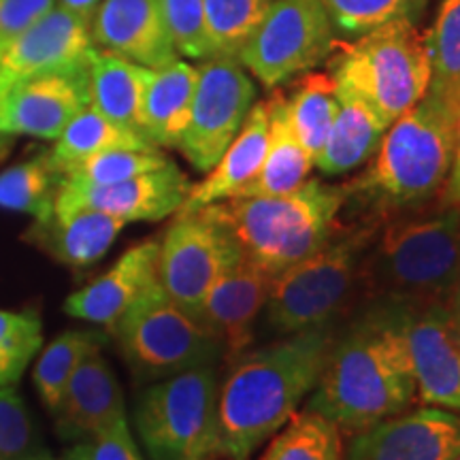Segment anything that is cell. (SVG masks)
Instances as JSON below:
<instances>
[{
  "instance_id": "cell-25",
  "label": "cell",
  "mask_w": 460,
  "mask_h": 460,
  "mask_svg": "<svg viewBox=\"0 0 460 460\" xmlns=\"http://www.w3.org/2000/svg\"><path fill=\"white\" fill-rule=\"evenodd\" d=\"M199 66L175 58L163 68H154L143 102V135L152 146L180 147L192 113Z\"/></svg>"
},
{
  "instance_id": "cell-8",
  "label": "cell",
  "mask_w": 460,
  "mask_h": 460,
  "mask_svg": "<svg viewBox=\"0 0 460 460\" xmlns=\"http://www.w3.org/2000/svg\"><path fill=\"white\" fill-rule=\"evenodd\" d=\"M220 379L216 365L158 379L135 410L137 433L152 460H214L220 456Z\"/></svg>"
},
{
  "instance_id": "cell-3",
  "label": "cell",
  "mask_w": 460,
  "mask_h": 460,
  "mask_svg": "<svg viewBox=\"0 0 460 460\" xmlns=\"http://www.w3.org/2000/svg\"><path fill=\"white\" fill-rule=\"evenodd\" d=\"M460 275V207L402 217L376 230L362 258L358 290L367 301L416 309L444 303Z\"/></svg>"
},
{
  "instance_id": "cell-37",
  "label": "cell",
  "mask_w": 460,
  "mask_h": 460,
  "mask_svg": "<svg viewBox=\"0 0 460 460\" xmlns=\"http://www.w3.org/2000/svg\"><path fill=\"white\" fill-rule=\"evenodd\" d=\"M343 32L362 34L394 20H411L424 0H320Z\"/></svg>"
},
{
  "instance_id": "cell-1",
  "label": "cell",
  "mask_w": 460,
  "mask_h": 460,
  "mask_svg": "<svg viewBox=\"0 0 460 460\" xmlns=\"http://www.w3.org/2000/svg\"><path fill=\"white\" fill-rule=\"evenodd\" d=\"M411 314L413 309L394 303L362 305L343 329H337L305 410L352 435L411 410L418 399L407 339Z\"/></svg>"
},
{
  "instance_id": "cell-31",
  "label": "cell",
  "mask_w": 460,
  "mask_h": 460,
  "mask_svg": "<svg viewBox=\"0 0 460 460\" xmlns=\"http://www.w3.org/2000/svg\"><path fill=\"white\" fill-rule=\"evenodd\" d=\"M60 183L62 175L51 169L45 156L9 166L0 172V209L45 220L54 214Z\"/></svg>"
},
{
  "instance_id": "cell-16",
  "label": "cell",
  "mask_w": 460,
  "mask_h": 460,
  "mask_svg": "<svg viewBox=\"0 0 460 460\" xmlns=\"http://www.w3.org/2000/svg\"><path fill=\"white\" fill-rule=\"evenodd\" d=\"M90 24L56 4L48 15L0 51V94L22 79L90 62Z\"/></svg>"
},
{
  "instance_id": "cell-38",
  "label": "cell",
  "mask_w": 460,
  "mask_h": 460,
  "mask_svg": "<svg viewBox=\"0 0 460 460\" xmlns=\"http://www.w3.org/2000/svg\"><path fill=\"white\" fill-rule=\"evenodd\" d=\"M166 31L177 56L192 60H211L209 37L205 26L203 0H160Z\"/></svg>"
},
{
  "instance_id": "cell-4",
  "label": "cell",
  "mask_w": 460,
  "mask_h": 460,
  "mask_svg": "<svg viewBox=\"0 0 460 460\" xmlns=\"http://www.w3.org/2000/svg\"><path fill=\"white\" fill-rule=\"evenodd\" d=\"M458 105L427 92L388 126L354 192L384 209L429 203L446 186L454 154Z\"/></svg>"
},
{
  "instance_id": "cell-28",
  "label": "cell",
  "mask_w": 460,
  "mask_h": 460,
  "mask_svg": "<svg viewBox=\"0 0 460 460\" xmlns=\"http://www.w3.org/2000/svg\"><path fill=\"white\" fill-rule=\"evenodd\" d=\"M111 149H158L152 146L139 132L124 128L113 119L96 111L94 107H85L68 122V126L58 137L51 152L45 154L51 169L60 175L82 164L84 160L99 156Z\"/></svg>"
},
{
  "instance_id": "cell-26",
  "label": "cell",
  "mask_w": 460,
  "mask_h": 460,
  "mask_svg": "<svg viewBox=\"0 0 460 460\" xmlns=\"http://www.w3.org/2000/svg\"><path fill=\"white\" fill-rule=\"evenodd\" d=\"M152 71L94 48L90 54V107L115 124L143 135V102Z\"/></svg>"
},
{
  "instance_id": "cell-21",
  "label": "cell",
  "mask_w": 460,
  "mask_h": 460,
  "mask_svg": "<svg viewBox=\"0 0 460 460\" xmlns=\"http://www.w3.org/2000/svg\"><path fill=\"white\" fill-rule=\"evenodd\" d=\"M54 416L60 435L68 439H90L126 418L122 386L101 349L90 354L73 373Z\"/></svg>"
},
{
  "instance_id": "cell-15",
  "label": "cell",
  "mask_w": 460,
  "mask_h": 460,
  "mask_svg": "<svg viewBox=\"0 0 460 460\" xmlns=\"http://www.w3.org/2000/svg\"><path fill=\"white\" fill-rule=\"evenodd\" d=\"M460 452V413L418 407L354 433L341 460H454Z\"/></svg>"
},
{
  "instance_id": "cell-44",
  "label": "cell",
  "mask_w": 460,
  "mask_h": 460,
  "mask_svg": "<svg viewBox=\"0 0 460 460\" xmlns=\"http://www.w3.org/2000/svg\"><path fill=\"white\" fill-rule=\"evenodd\" d=\"M102 0H58V4L60 7H65L71 11V13H75L77 17H82L84 22H92V17H94L96 9L101 7Z\"/></svg>"
},
{
  "instance_id": "cell-42",
  "label": "cell",
  "mask_w": 460,
  "mask_h": 460,
  "mask_svg": "<svg viewBox=\"0 0 460 460\" xmlns=\"http://www.w3.org/2000/svg\"><path fill=\"white\" fill-rule=\"evenodd\" d=\"M439 207H460V105L456 113V128H454L452 166L447 172L446 186L439 194Z\"/></svg>"
},
{
  "instance_id": "cell-29",
  "label": "cell",
  "mask_w": 460,
  "mask_h": 460,
  "mask_svg": "<svg viewBox=\"0 0 460 460\" xmlns=\"http://www.w3.org/2000/svg\"><path fill=\"white\" fill-rule=\"evenodd\" d=\"M337 107L335 79L326 73H305L288 99L292 128L314 166L331 135Z\"/></svg>"
},
{
  "instance_id": "cell-34",
  "label": "cell",
  "mask_w": 460,
  "mask_h": 460,
  "mask_svg": "<svg viewBox=\"0 0 460 460\" xmlns=\"http://www.w3.org/2000/svg\"><path fill=\"white\" fill-rule=\"evenodd\" d=\"M205 26L214 58H234L254 37L273 0H203Z\"/></svg>"
},
{
  "instance_id": "cell-5",
  "label": "cell",
  "mask_w": 460,
  "mask_h": 460,
  "mask_svg": "<svg viewBox=\"0 0 460 460\" xmlns=\"http://www.w3.org/2000/svg\"><path fill=\"white\" fill-rule=\"evenodd\" d=\"M345 197V188L307 180L292 192L230 199L222 207L243 256L278 278L335 234Z\"/></svg>"
},
{
  "instance_id": "cell-11",
  "label": "cell",
  "mask_w": 460,
  "mask_h": 460,
  "mask_svg": "<svg viewBox=\"0 0 460 460\" xmlns=\"http://www.w3.org/2000/svg\"><path fill=\"white\" fill-rule=\"evenodd\" d=\"M332 49V22L320 0H273L237 62L273 90L309 73Z\"/></svg>"
},
{
  "instance_id": "cell-30",
  "label": "cell",
  "mask_w": 460,
  "mask_h": 460,
  "mask_svg": "<svg viewBox=\"0 0 460 460\" xmlns=\"http://www.w3.org/2000/svg\"><path fill=\"white\" fill-rule=\"evenodd\" d=\"M107 343V332L102 331H66L58 335L39 356L32 371V382L41 396L43 405L54 413L60 405L62 394L71 382L73 373L90 354L99 352Z\"/></svg>"
},
{
  "instance_id": "cell-36",
  "label": "cell",
  "mask_w": 460,
  "mask_h": 460,
  "mask_svg": "<svg viewBox=\"0 0 460 460\" xmlns=\"http://www.w3.org/2000/svg\"><path fill=\"white\" fill-rule=\"evenodd\" d=\"M169 163L160 149H111L84 160L62 175V180L84 186H109L143 172L156 171Z\"/></svg>"
},
{
  "instance_id": "cell-7",
  "label": "cell",
  "mask_w": 460,
  "mask_h": 460,
  "mask_svg": "<svg viewBox=\"0 0 460 460\" xmlns=\"http://www.w3.org/2000/svg\"><path fill=\"white\" fill-rule=\"evenodd\" d=\"M332 79L360 94L390 126L427 94V41L413 20L388 22L343 45L332 65Z\"/></svg>"
},
{
  "instance_id": "cell-6",
  "label": "cell",
  "mask_w": 460,
  "mask_h": 460,
  "mask_svg": "<svg viewBox=\"0 0 460 460\" xmlns=\"http://www.w3.org/2000/svg\"><path fill=\"white\" fill-rule=\"evenodd\" d=\"M377 226L332 234L318 252L303 258L271 281L264 320L269 331L286 337L337 324L345 305L358 292L362 258Z\"/></svg>"
},
{
  "instance_id": "cell-32",
  "label": "cell",
  "mask_w": 460,
  "mask_h": 460,
  "mask_svg": "<svg viewBox=\"0 0 460 460\" xmlns=\"http://www.w3.org/2000/svg\"><path fill=\"white\" fill-rule=\"evenodd\" d=\"M343 441L331 420L305 410L288 420L261 460H341Z\"/></svg>"
},
{
  "instance_id": "cell-39",
  "label": "cell",
  "mask_w": 460,
  "mask_h": 460,
  "mask_svg": "<svg viewBox=\"0 0 460 460\" xmlns=\"http://www.w3.org/2000/svg\"><path fill=\"white\" fill-rule=\"evenodd\" d=\"M37 427L13 386L0 388V460H22L37 452Z\"/></svg>"
},
{
  "instance_id": "cell-20",
  "label": "cell",
  "mask_w": 460,
  "mask_h": 460,
  "mask_svg": "<svg viewBox=\"0 0 460 460\" xmlns=\"http://www.w3.org/2000/svg\"><path fill=\"white\" fill-rule=\"evenodd\" d=\"M158 241H143L130 247L109 271L73 292L66 298L65 312L71 318L111 331L126 309L158 281Z\"/></svg>"
},
{
  "instance_id": "cell-27",
  "label": "cell",
  "mask_w": 460,
  "mask_h": 460,
  "mask_svg": "<svg viewBox=\"0 0 460 460\" xmlns=\"http://www.w3.org/2000/svg\"><path fill=\"white\" fill-rule=\"evenodd\" d=\"M269 105V143L264 163L258 175L241 190L234 199L250 197H278V194L292 192L307 181L312 171V158L307 156L295 128H292L290 113H288V99L284 92H273Z\"/></svg>"
},
{
  "instance_id": "cell-45",
  "label": "cell",
  "mask_w": 460,
  "mask_h": 460,
  "mask_svg": "<svg viewBox=\"0 0 460 460\" xmlns=\"http://www.w3.org/2000/svg\"><path fill=\"white\" fill-rule=\"evenodd\" d=\"M60 460H92L90 458V450H88V441H82V444H77L71 450L65 452V456Z\"/></svg>"
},
{
  "instance_id": "cell-35",
  "label": "cell",
  "mask_w": 460,
  "mask_h": 460,
  "mask_svg": "<svg viewBox=\"0 0 460 460\" xmlns=\"http://www.w3.org/2000/svg\"><path fill=\"white\" fill-rule=\"evenodd\" d=\"M41 345L43 326L37 314L0 309V388L20 382Z\"/></svg>"
},
{
  "instance_id": "cell-24",
  "label": "cell",
  "mask_w": 460,
  "mask_h": 460,
  "mask_svg": "<svg viewBox=\"0 0 460 460\" xmlns=\"http://www.w3.org/2000/svg\"><path fill=\"white\" fill-rule=\"evenodd\" d=\"M335 88L339 102L335 122L320 158L315 160V166L324 175H345L369 163L388 130V124L360 94L337 82Z\"/></svg>"
},
{
  "instance_id": "cell-22",
  "label": "cell",
  "mask_w": 460,
  "mask_h": 460,
  "mask_svg": "<svg viewBox=\"0 0 460 460\" xmlns=\"http://www.w3.org/2000/svg\"><path fill=\"white\" fill-rule=\"evenodd\" d=\"M126 222L99 209L77 207L58 211L45 220H34L26 239L41 247L54 261L73 269H85L99 262L122 233Z\"/></svg>"
},
{
  "instance_id": "cell-46",
  "label": "cell",
  "mask_w": 460,
  "mask_h": 460,
  "mask_svg": "<svg viewBox=\"0 0 460 460\" xmlns=\"http://www.w3.org/2000/svg\"><path fill=\"white\" fill-rule=\"evenodd\" d=\"M22 460H56V458L51 456L49 452H45V450H37V452L28 454V456H26V458H22Z\"/></svg>"
},
{
  "instance_id": "cell-9",
  "label": "cell",
  "mask_w": 460,
  "mask_h": 460,
  "mask_svg": "<svg viewBox=\"0 0 460 460\" xmlns=\"http://www.w3.org/2000/svg\"><path fill=\"white\" fill-rule=\"evenodd\" d=\"M126 365L143 382L216 365L224 345L209 329L163 290L149 286L111 326Z\"/></svg>"
},
{
  "instance_id": "cell-43",
  "label": "cell",
  "mask_w": 460,
  "mask_h": 460,
  "mask_svg": "<svg viewBox=\"0 0 460 460\" xmlns=\"http://www.w3.org/2000/svg\"><path fill=\"white\" fill-rule=\"evenodd\" d=\"M444 307H446L447 326H450L452 337L456 339V343L460 345V275L456 278V281H454L452 290L447 292Z\"/></svg>"
},
{
  "instance_id": "cell-10",
  "label": "cell",
  "mask_w": 460,
  "mask_h": 460,
  "mask_svg": "<svg viewBox=\"0 0 460 460\" xmlns=\"http://www.w3.org/2000/svg\"><path fill=\"white\" fill-rule=\"evenodd\" d=\"M158 243V284L192 315L216 281L243 258L222 203L177 211Z\"/></svg>"
},
{
  "instance_id": "cell-23",
  "label": "cell",
  "mask_w": 460,
  "mask_h": 460,
  "mask_svg": "<svg viewBox=\"0 0 460 460\" xmlns=\"http://www.w3.org/2000/svg\"><path fill=\"white\" fill-rule=\"evenodd\" d=\"M269 143V105L254 102L239 135L222 154L214 169L200 183L190 188L186 203L180 211L203 209L207 205L234 199L261 171Z\"/></svg>"
},
{
  "instance_id": "cell-40",
  "label": "cell",
  "mask_w": 460,
  "mask_h": 460,
  "mask_svg": "<svg viewBox=\"0 0 460 460\" xmlns=\"http://www.w3.org/2000/svg\"><path fill=\"white\" fill-rule=\"evenodd\" d=\"M58 4V0H0V51L22 37Z\"/></svg>"
},
{
  "instance_id": "cell-12",
  "label": "cell",
  "mask_w": 460,
  "mask_h": 460,
  "mask_svg": "<svg viewBox=\"0 0 460 460\" xmlns=\"http://www.w3.org/2000/svg\"><path fill=\"white\" fill-rule=\"evenodd\" d=\"M256 102V85L234 58H211L199 66L192 113L180 152L194 169L209 172Z\"/></svg>"
},
{
  "instance_id": "cell-41",
  "label": "cell",
  "mask_w": 460,
  "mask_h": 460,
  "mask_svg": "<svg viewBox=\"0 0 460 460\" xmlns=\"http://www.w3.org/2000/svg\"><path fill=\"white\" fill-rule=\"evenodd\" d=\"M92 460H143L128 429V420L119 418L88 439Z\"/></svg>"
},
{
  "instance_id": "cell-33",
  "label": "cell",
  "mask_w": 460,
  "mask_h": 460,
  "mask_svg": "<svg viewBox=\"0 0 460 460\" xmlns=\"http://www.w3.org/2000/svg\"><path fill=\"white\" fill-rule=\"evenodd\" d=\"M427 41L430 94L460 105V0H441Z\"/></svg>"
},
{
  "instance_id": "cell-19",
  "label": "cell",
  "mask_w": 460,
  "mask_h": 460,
  "mask_svg": "<svg viewBox=\"0 0 460 460\" xmlns=\"http://www.w3.org/2000/svg\"><path fill=\"white\" fill-rule=\"evenodd\" d=\"M418 399L460 413V345L447 326L444 303L416 309L407 326Z\"/></svg>"
},
{
  "instance_id": "cell-13",
  "label": "cell",
  "mask_w": 460,
  "mask_h": 460,
  "mask_svg": "<svg viewBox=\"0 0 460 460\" xmlns=\"http://www.w3.org/2000/svg\"><path fill=\"white\" fill-rule=\"evenodd\" d=\"M90 105V62L22 79L0 94V141L37 137L56 141Z\"/></svg>"
},
{
  "instance_id": "cell-2",
  "label": "cell",
  "mask_w": 460,
  "mask_h": 460,
  "mask_svg": "<svg viewBox=\"0 0 460 460\" xmlns=\"http://www.w3.org/2000/svg\"><path fill=\"white\" fill-rule=\"evenodd\" d=\"M337 324L281 337L233 358L220 386V456L250 460L318 386Z\"/></svg>"
},
{
  "instance_id": "cell-47",
  "label": "cell",
  "mask_w": 460,
  "mask_h": 460,
  "mask_svg": "<svg viewBox=\"0 0 460 460\" xmlns=\"http://www.w3.org/2000/svg\"><path fill=\"white\" fill-rule=\"evenodd\" d=\"M454 460H460V452L456 454V456H454Z\"/></svg>"
},
{
  "instance_id": "cell-18",
  "label": "cell",
  "mask_w": 460,
  "mask_h": 460,
  "mask_svg": "<svg viewBox=\"0 0 460 460\" xmlns=\"http://www.w3.org/2000/svg\"><path fill=\"white\" fill-rule=\"evenodd\" d=\"M90 32L94 48L147 68H163L180 58L166 31L160 0H102Z\"/></svg>"
},
{
  "instance_id": "cell-17",
  "label": "cell",
  "mask_w": 460,
  "mask_h": 460,
  "mask_svg": "<svg viewBox=\"0 0 460 460\" xmlns=\"http://www.w3.org/2000/svg\"><path fill=\"white\" fill-rule=\"evenodd\" d=\"M271 281V275L243 256L207 292L194 318L220 339L224 358H237L252 343Z\"/></svg>"
},
{
  "instance_id": "cell-14",
  "label": "cell",
  "mask_w": 460,
  "mask_h": 460,
  "mask_svg": "<svg viewBox=\"0 0 460 460\" xmlns=\"http://www.w3.org/2000/svg\"><path fill=\"white\" fill-rule=\"evenodd\" d=\"M192 183L175 163H166L156 171L143 172L126 181L109 186H84L62 180L58 190V211L99 209L122 222H160L175 216L186 203Z\"/></svg>"
}]
</instances>
